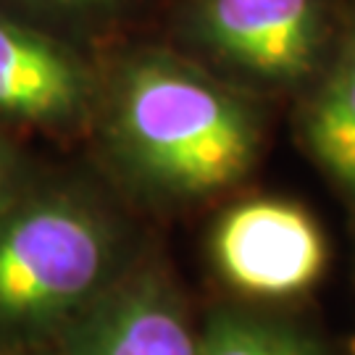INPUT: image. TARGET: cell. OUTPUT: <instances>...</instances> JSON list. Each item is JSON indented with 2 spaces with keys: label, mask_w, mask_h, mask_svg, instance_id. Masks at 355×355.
Segmentation results:
<instances>
[{
  "label": "cell",
  "mask_w": 355,
  "mask_h": 355,
  "mask_svg": "<svg viewBox=\"0 0 355 355\" xmlns=\"http://www.w3.org/2000/svg\"><path fill=\"white\" fill-rule=\"evenodd\" d=\"M114 135L132 168L174 195L224 190L248 174L258 153L250 111L164 55L137 58L121 74Z\"/></svg>",
  "instance_id": "cell-1"
},
{
  "label": "cell",
  "mask_w": 355,
  "mask_h": 355,
  "mask_svg": "<svg viewBox=\"0 0 355 355\" xmlns=\"http://www.w3.org/2000/svg\"><path fill=\"white\" fill-rule=\"evenodd\" d=\"M111 237L87 208L35 203L0 224V321L42 324L74 311L101 287Z\"/></svg>",
  "instance_id": "cell-2"
},
{
  "label": "cell",
  "mask_w": 355,
  "mask_h": 355,
  "mask_svg": "<svg viewBox=\"0 0 355 355\" xmlns=\"http://www.w3.org/2000/svg\"><path fill=\"white\" fill-rule=\"evenodd\" d=\"M211 248L221 277L255 297L297 295L327 266L321 229L287 200H248L229 208L216 224Z\"/></svg>",
  "instance_id": "cell-3"
},
{
  "label": "cell",
  "mask_w": 355,
  "mask_h": 355,
  "mask_svg": "<svg viewBox=\"0 0 355 355\" xmlns=\"http://www.w3.org/2000/svg\"><path fill=\"white\" fill-rule=\"evenodd\" d=\"M198 35L229 66L263 82H297L321 53L318 0H198Z\"/></svg>",
  "instance_id": "cell-4"
},
{
  "label": "cell",
  "mask_w": 355,
  "mask_h": 355,
  "mask_svg": "<svg viewBox=\"0 0 355 355\" xmlns=\"http://www.w3.org/2000/svg\"><path fill=\"white\" fill-rule=\"evenodd\" d=\"M82 66L51 40L0 19V114L61 124L87 103Z\"/></svg>",
  "instance_id": "cell-5"
},
{
  "label": "cell",
  "mask_w": 355,
  "mask_h": 355,
  "mask_svg": "<svg viewBox=\"0 0 355 355\" xmlns=\"http://www.w3.org/2000/svg\"><path fill=\"white\" fill-rule=\"evenodd\" d=\"M79 355H200V340L166 292L142 284L98 308Z\"/></svg>",
  "instance_id": "cell-6"
},
{
  "label": "cell",
  "mask_w": 355,
  "mask_h": 355,
  "mask_svg": "<svg viewBox=\"0 0 355 355\" xmlns=\"http://www.w3.org/2000/svg\"><path fill=\"white\" fill-rule=\"evenodd\" d=\"M305 140L321 168L355 198V32L308 111Z\"/></svg>",
  "instance_id": "cell-7"
},
{
  "label": "cell",
  "mask_w": 355,
  "mask_h": 355,
  "mask_svg": "<svg viewBox=\"0 0 355 355\" xmlns=\"http://www.w3.org/2000/svg\"><path fill=\"white\" fill-rule=\"evenodd\" d=\"M200 355H318L297 334L250 316H218L200 340Z\"/></svg>",
  "instance_id": "cell-8"
},
{
  "label": "cell",
  "mask_w": 355,
  "mask_h": 355,
  "mask_svg": "<svg viewBox=\"0 0 355 355\" xmlns=\"http://www.w3.org/2000/svg\"><path fill=\"white\" fill-rule=\"evenodd\" d=\"M42 6H55L66 11H105V8H119L127 0H35Z\"/></svg>",
  "instance_id": "cell-9"
},
{
  "label": "cell",
  "mask_w": 355,
  "mask_h": 355,
  "mask_svg": "<svg viewBox=\"0 0 355 355\" xmlns=\"http://www.w3.org/2000/svg\"><path fill=\"white\" fill-rule=\"evenodd\" d=\"M0 177H3V171H0Z\"/></svg>",
  "instance_id": "cell-10"
}]
</instances>
